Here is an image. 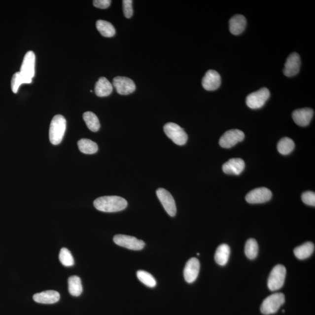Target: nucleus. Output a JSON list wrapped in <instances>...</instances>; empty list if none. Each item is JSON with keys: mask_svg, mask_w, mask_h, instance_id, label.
<instances>
[{"mask_svg": "<svg viewBox=\"0 0 315 315\" xmlns=\"http://www.w3.org/2000/svg\"><path fill=\"white\" fill-rule=\"evenodd\" d=\"M127 202L123 197L116 196L99 197L95 200L94 205L99 211L105 212H115L126 209Z\"/></svg>", "mask_w": 315, "mask_h": 315, "instance_id": "nucleus-1", "label": "nucleus"}, {"mask_svg": "<svg viewBox=\"0 0 315 315\" xmlns=\"http://www.w3.org/2000/svg\"><path fill=\"white\" fill-rule=\"evenodd\" d=\"M66 130V120L65 117L57 114L51 122L49 129V139L53 145H58L62 141Z\"/></svg>", "mask_w": 315, "mask_h": 315, "instance_id": "nucleus-2", "label": "nucleus"}, {"mask_svg": "<svg viewBox=\"0 0 315 315\" xmlns=\"http://www.w3.org/2000/svg\"><path fill=\"white\" fill-rule=\"evenodd\" d=\"M285 302L282 293H275L267 297L261 305L260 311L264 315H269L277 313Z\"/></svg>", "mask_w": 315, "mask_h": 315, "instance_id": "nucleus-3", "label": "nucleus"}, {"mask_svg": "<svg viewBox=\"0 0 315 315\" xmlns=\"http://www.w3.org/2000/svg\"><path fill=\"white\" fill-rule=\"evenodd\" d=\"M164 131L168 138L178 145L185 144L188 139V136L183 129L176 123H167L164 127Z\"/></svg>", "mask_w": 315, "mask_h": 315, "instance_id": "nucleus-4", "label": "nucleus"}, {"mask_svg": "<svg viewBox=\"0 0 315 315\" xmlns=\"http://www.w3.org/2000/svg\"><path fill=\"white\" fill-rule=\"evenodd\" d=\"M286 276L285 267L281 265L276 266L270 274L267 285L270 291H275L284 285Z\"/></svg>", "mask_w": 315, "mask_h": 315, "instance_id": "nucleus-5", "label": "nucleus"}, {"mask_svg": "<svg viewBox=\"0 0 315 315\" xmlns=\"http://www.w3.org/2000/svg\"><path fill=\"white\" fill-rule=\"evenodd\" d=\"M270 96V93L268 89L261 88L260 90L248 95L246 103L250 109H259L265 105Z\"/></svg>", "mask_w": 315, "mask_h": 315, "instance_id": "nucleus-6", "label": "nucleus"}, {"mask_svg": "<svg viewBox=\"0 0 315 315\" xmlns=\"http://www.w3.org/2000/svg\"><path fill=\"white\" fill-rule=\"evenodd\" d=\"M114 243L120 246L133 250H141L145 246L144 241L125 235H117L113 238Z\"/></svg>", "mask_w": 315, "mask_h": 315, "instance_id": "nucleus-7", "label": "nucleus"}, {"mask_svg": "<svg viewBox=\"0 0 315 315\" xmlns=\"http://www.w3.org/2000/svg\"><path fill=\"white\" fill-rule=\"evenodd\" d=\"M245 135L243 132L238 129H232L226 132L221 136L219 141L221 147L224 148H230L243 141Z\"/></svg>", "mask_w": 315, "mask_h": 315, "instance_id": "nucleus-8", "label": "nucleus"}, {"mask_svg": "<svg viewBox=\"0 0 315 315\" xmlns=\"http://www.w3.org/2000/svg\"><path fill=\"white\" fill-rule=\"evenodd\" d=\"M156 193L165 211L171 217H174L176 214L177 210L173 196L168 190L163 188L157 189Z\"/></svg>", "mask_w": 315, "mask_h": 315, "instance_id": "nucleus-9", "label": "nucleus"}, {"mask_svg": "<svg viewBox=\"0 0 315 315\" xmlns=\"http://www.w3.org/2000/svg\"><path fill=\"white\" fill-rule=\"evenodd\" d=\"M113 87L120 95L131 94L136 90V84L132 79L125 77H116L113 79Z\"/></svg>", "mask_w": 315, "mask_h": 315, "instance_id": "nucleus-10", "label": "nucleus"}, {"mask_svg": "<svg viewBox=\"0 0 315 315\" xmlns=\"http://www.w3.org/2000/svg\"><path fill=\"white\" fill-rule=\"evenodd\" d=\"M272 193L266 187H260L250 191L246 196V200L250 204H260L269 202L272 199Z\"/></svg>", "mask_w": 315, "mask_h": 315, "instance_id": "nucleus-11", "label": "nucleus"}, {"mask_svg": "<svg viewBox=\"0 0 315 315\" xmlns=\"http://www.w3.org/2000/svg\"><path fill=\"white\" fill-rule=\"evenodd\" d=\"M35 53L33 51H29L24 57L21 67L20 72L22 75L28 79H32L34 77L35 73V60H36Z\"/></svg>", "mask_w": 315, "mask_h": 315, "instance_id": "nucleus-12", "label": "nucleus"}, {"mask_svg": "<svg viewBox=\"0 0 315 315\" xmlns=\"http://www.w3.org/2000/svg\"><path fill=\"white\" fill-rule=\"evenodd\" d=\"M221 83V76L215 70H209L202 79L203 88L209 91L217 90L220 87Z\"/></svg>", "mask_w": 315, "mask_h": 315, "instance_id": "nucleus-13", "label": "nucleus"}, {"mask_svg": "<svg viewBox=\"0 0 315 315\" xmlns=\"http://www.w3.org/2000/svg\"><path fill=\"white\" fill-rule=\"evenodd\" d=\"M301 66L300 57L297 53H292L288 57L285 63L283 72L288 77H293L300 71Z\"/></svg>", "mask_w": 315, "mask_h": 315, "instance_id": "nucleus-14", "label": "nucleus"}, {"mask_svg": "<svg viewBox=\"0 0 315 315\" xmlns=\"http://www.w3.org/2000/svg\"><path fill=\"white\" fill-rule=\"evenodd\" d=\"M200 268L199 260L195 257L187 261L184 269V278L187 282L192 283L196 281L199 276Z\"/></svg>", "mask_w": 315, "mask_h": 315, "instance_id": "nucleus-15", "label": "nucleus"}, {"mask_svg": "<svg viewBox=\"0 0 315 315\" xmlns=\"http://www.w3.org/2000/svg\"><path fill=\"white\" fill-rule=\"evenodd\" d=\"M314 110L310 108L297 109L292 113V119L297 125L304 127L310 123L314 116Z\"/></svg>", "mask_w": 315, "mask_h": 315, "instance_id": "nucleus-16", "label": "nucleus"}, {"mask_svg": "<svg viewBox=\"0 0 315 315\" xmlns=\"http://www.w3.org/2000/svg\"><path fill=\"white\" fill-rule=\"evenodd\" d=\"M245 162L241 158H232L222 166L224 173L228 175H240L244 170Z\"/></svg>", "mask_w": 315, "mask_h": 315, "instance_id": "nucleus-17", "label": "nucleus"}, {"mask_svg": "<svg viewBox=\"0 0 315 315\" xmlns=\"http://www.w3.org/2000/svg\"><path fill=\"white\" fill-rule=\"evenodd\" d=\"M34 300L37 303L43 304H53L60 300V295L58 292L49 290L35 294Z\"/></svg>", "mask_w": 315, "mask_h": 315, "instance_id": "nucleus-18", "label": "nucleus"}, {"mask_svg": "<svg viewBox=\"0 0 315 315\" xmlns=\"http://www.w3.org/2000/svg\"><path fill=\"white\" fill-rule=\"evenodd\" d=\"M113 91V85L108 79L102 77L99 78L95 87V94L99 97L109 96Z\"/></svg>", "mask_w": 315, "mask_h": 315, "instance_id": "nucleus-19", "label": "nucleus"}, {"mask_svg": "<svg viewBox=\"0 0 315 315\" xmlns=\"http://www.w3.org/2000/svg\"><path fill=\"white\" fill-rule=\"evenodd\" d=\"M230 30L234 35H239L243 33L246 26V20L244 16L236 15L230 20Z\"/></svg>", "mask_w": 315, "mask_h": 315, "instance_id": "nucleus-20", "label": "nucleus"}, {"mask_svg": "<svg viewBox=\"0 0 315 315\" xmlns=\"http://www.w3.org/2000/svg\"><path fill=\"white\" fill-rule=\"evenodd\" d=\"M230 255V247L227 244L219 245L215 253L214 259L218 265H227Z\"/></svg>", "mask_w": 315, "mask_h": 315, "instance_id": "nucleus-21", "label": "nucleus"}, {"mask_svg": "<svg viewBox=\"0 0 315 315\" xmlns=\"http://www.w3.org/2000/svg\"><path fill=\"white\" fill-rule=\"evenodd\" d=\"M314 250V244L311 242H308L296 247L294 250V253L298 259L304 260L310 257L313 254Z\"/></svg>", "mask_w": 315, "mask_h": 315, "instance_id": "nucleus-22", "label": "nucleus"}, {"mask_svg": "<svg viewBox=\"0 0 315 315\" xmlns=\"http://www.w3.org/2000/svg\"><path fill=\"white\" fill-rule=\"evenodd\" d=\"M78 146L79 151L85 154H94L98 150L97 143L87 139L79 140Z\"/></svg>", "mask_w": 315, "mask_h": 315, "instance_id": "nucleus-23", "label": "nucleus"}, {"mask_svg": "<svg viewBox=\"0 0 315 315\" xmlns=\"http://www.w3.org/2000/svg\"><path fill=\"white\" fill-rule=\"evenodd\" d=\"M69 291L74 297H78L82 294L83 289L81 279L77 276L70 277L68 280Z\"/></svg>", "mask_w": 315, "mask_h": 315, "instance_id": "nucleus-24", "label": "nucleus"}, {"mask_svg": "<svg viewBox=\"0 0 315 315\" xmlns=\"http://www.w3.org/2000/svg\"><path fill=\"white\" fill-rule=\"evenodd\" d=\"M97 30L103 36L106 37H111L114 36L116 34L115 28L110 22L98 20L96 23Z\"/></svg>", "mask_w": 315, "mask_h": 315, "instance_id": "nucleus-25", "label": "nucleus"}, {"mask_svg": "<svg viewBox=\"0 0 315 315\" xmlns=\"http://www.w3.org/2000/svg\"><path fill=\"white\" fill-rule=\"evenodd\" d=\"M83 119L88 128L93 132H97L100 129V121L96 114L92 112H85Z\"/></svg>", "mask_w": 315, "mask_h": 315, "instance_id": "nucleus-26", "label": "nucleus"}, {"mask_svg": "<svg viewBox=\"0 0 315 315\" xmlns=\"http://www.w3.org/2000/svg\"><path fill=\"white\" fill-rule=\"evenodd\" d=\"M258 244L254 239H249L245 245V253L248 259L253 260L258 254Z\"/></svg>", "mask_w": 315, "mask_h": 315, "instance_id": "nucleus-27", "label": "nucleus"}, {"mask_svg": "<svg viewBox=\"0 0 315 315\" xmlns=\"http://www.w3.org/2000/svg\"><path fill=\"white\" fill-rule=\"evenodd\" d=\"M295 144L293 140L288 138L280 140L278 144V149L280 154L288 155L294 150Z\"/></svg>", "mask_w": 315, "mask_h": 315, "instance_id": "nucleus-28", "label": "nucleus"}, {"mask_svg": "<svg viewBox=\"0 0 315 315\" xmlns=\"http://www.w3.org/2000/svg\"><path fill=\"white\" fill-rule=\"evenodd\" d=\"M31 82L32 79L25 77L24 75L21 74L20 72H15L14 75L12 76L11 80L12 91L14 94H17L21 85L30 84Z\"/></svg>", "mask_w": 315, "mask_h": 315, "instance_id": "nucleus-29", "label": "nucleus"}, {"mask_svg": "<svg viewBox=\"0 0 315 315\" xmlns=\"http://www.w3.org/2000/svg\"><path fill=\"white\" fill-rule=\"evenodd\" d=\"M137 276L140 281L149 288H154L157 285L154 277L144 270H139L137 273Z\"/></svg>", "mask_w": 315, "mask_h": 315, "instance_id": "nucleus-30", "label": "nucleus"}, {"mask_svg": "<svg viewBox=\"0 0 315 315\" xmlns=\"http://www.w3.org/2000/svg\"><path fill=\"white\" fill-rule=\"evenodd\" d=\"M59 260L62 265L66 267H70L74 265V260L71 252L65 247L62 248L60 250Z\"/></svg>", "mask_w": 315, "mask_h": 315, "instance_id": "nucleus-31", "label": "nucleus"}, {"mask_svg": "<svg viewBox=\"0 0 315 315\" xmlns=\"http://www.w3.org/2000/svg\"><path fill=\"white\" fill-rule=\"evenodd\" d=\"M302 202L307 205L315 206V193L311 191H307L302 194L301 196Z\"/></svg>", "mask_w": 315, "mask_h": 315, "instance_id": "nucleus-32", "label": "nucleus"}, {"mask_svg": "<svg viewBox=\"0 0 315 315\" xmlns=\"http://www.w3.org/2000/svg\"><path fill=\"white\" fill-rule=\"evenodd\" d=\"M123 9L124 15H125L126 18H131L133 14L132 0H123Z\"/></svg>", "mask_w": 315, "mask_h": 315, "instance_id": "nucleus-33", "label": "nucleus"}, {"mask_svg": "<svg viewBox=\"0 0 315 315\" xmlns=\"http://www.w3.org/2000/svg\"><path fill=\"white\" fill-rule=\"evenodd\" d=\"M111 4L110 0H94L93 4L95 7L100 9H106Z\"/></svg>", "mask_w": 315, "mask_h": 315, "instance_id": "nucleus-34", "label": "nucleus"}]
</instances>
